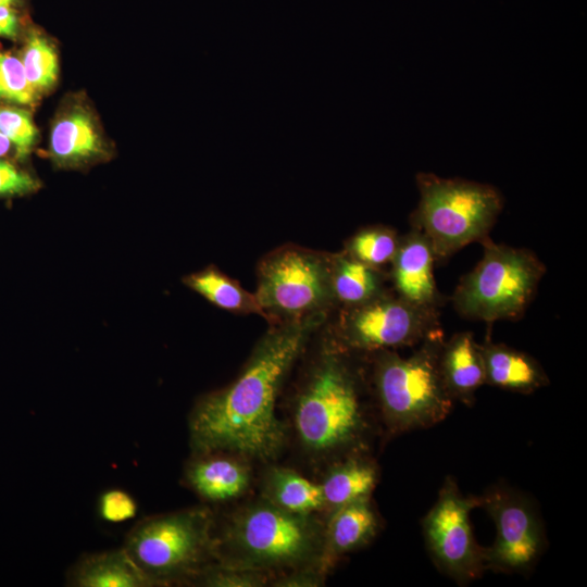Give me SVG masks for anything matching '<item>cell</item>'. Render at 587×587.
Wrapping results in <instances>:
<instances>
[{
    "mask_svg": "<svg viewBox=\"0 0 587 587\" xmlns=\"http://www.w3.org/2000/svg\"><path fill=\"white\" fill-rule=\"evenodd\" d=\"M327 315L276 323L266 332L241 374L195 408L190 435L197 451H229L263 460L276 454L284 435L275 414L278 388Z\"/></svg>",
    "mask_w": 587,
    "mask_h": 587,
    "instance_id": "cell-1",
    "label": "cell"
},
{
    "mask_svg": "<svg viewBox=\"0 0 587 587\" xmlns=\"http://www.w3.org/2000/svg\"><path fill=\"white\" fill-rule=\"evenodd\" d=\"M351 354L333 340L298 397L296 428L310 450L350 449L365 437L364 379Z\"/></svg>",
    "mask_w": 587,
    "mask_h": 587,
    "instance_id": "cell-2",
    "label": "cell"
},
{
    "mask_svg": "<svg viewBox=\"0 0 587 587\" xmlns=\"http://www.w3.org/2000/svg\"><path fill=\"white\" fill-rule=\"evenodd\" d=\"M442 332L420 345L410 357L383 350L372 359L371 383L379 414L392 434L433 427L452 412L454 400L439 369Z\"/></svg>",
    "mask_w": 587,
    "mask_h": 587,
    "instance_id": "cell-3",
    "label": "cell"
},
{
    "mask_svg": "<svg viewBox=\"0 0 587 587\" xmlns=\"http://www.w3.org/2000/svg\"><path fill=\"white\" fill-rule=\"evenodd\" d=\"M416 186L420 201L411 227L428 239L436 262L488 237L503 209L502 195L488 184L419 173Z\"/></svg>",
    "mask_w": 587,
    "mask_h": 587,
    "instance_id": "cell-4",
    "label": "cell"
},
{
    "mask_svg": "<svg viewBox=\"0 0 587 587\" xmlns=\"http://www.w3.org/2000/svg\"><path fill=\"white\" fill-rule=\"evenodd\" d=\"M483 257L460 278L450 298L454 310L472 321L520 319L532 303L546 265L529 249L480 241Z\"/></svg>",
    "mask_w": 587,
    "mask_h": 587,
    "instance_id": "cell-5",
    "label": "cell"
},
{
    "mask_svg": "<svg viewBox=\"0 0 587 587\" xmlns=\"http://www.w3.org/2000/svg\"><path fill=\"white\" fill-rule=\"evenodd\" d=\"M255 298L274 324L328 314L337 307L330 280V253L287 245L258 265Z\"/></svg>",
    "mask_w": 587,
    "mask_h": 587,
    "instance_id": "cell-6",
    "label": "cell"
},
{
    "mask_svg": "<svg viewBox=\"0 0 587 587\" xmlns=\"http://www.w3.org/2000/svg\"><path fill=\"white\" fill-rule=\"evenodd\" d=\"M439 310L415 305L395 291L340 308L334 341L355 354L413 347L440 332Z\"/></svg>",
    "mask_w": 587,
    "mask_h": 587,
    "instance_id": "cell-7",
    "label": "cell"
},
{
    "mask_svg": "<svg viewBox=\"0 0 587 587\" xmlns=\"http://www.w3.org/2000/svg\"><path fill=\"white\" fill-rule=\"evenodd\" d=\"M211 521L205 509L154 516L128 534L125 551L152 585L195 571L210 546Z\"/></svg>",
    "mask_w": 587,
    "mask_h": 587,
    "instance_id": "cell-8",
    "label": "cell"
},
{
    "mask_svg": "<svg viewBox=\"0 0 587 587\" xmlns=\"http://www.w3.org/2000/svg\"><path fill=\"white\" fill-rule=\"evenodd\" d=\"M229 540L250 566H286L311 557L319 535L305 514L258 503L236 517Z\"/></svg>",
    "mask_w": 587,
    "mask_h": 587,
    "instance_id": "cell-9",
    "label": "cell"
},
{
    "mask_svg": "<svg viewBox=\"0 0 587 587\" xmlns=\"http://www.w3.org/2000/svg\"><path fill=\"white\" fill-rule=\"evenodd\" d=\"M496 525V537L483 547L485 571L528 573L546 549L540 516L530 499L508 486L489 487L478 497Z\"/></svg>",
    "mask_w": 587,
    "mask_h": 587,
    "instance_id": "cell-10",
    "label": "cell"
},
{
    "mask_svg": "<svg viewBox=\"0 0 587 587\" xmlns=\"http://www.w3.org/2000/svg\"><path fill=\"white\" fill-rule=\"evenodd\" d=\"M478 497H466L453 477H446L433 507L422 519L427 549L436 566L458 584L478 578L484 572L483 547L473 535L470 513Z\"/></svg>",
    "mask_w": 587,
    "mask_h": 587,
    "instance_id": "cell-11",
    "label": "cell"
},
{
    "mask_svg": "<svg viewBox=\"0 0 587 587\" xmlns=\"http://www.w3.org/2000/svg\"><path fill=\"white\" fill-rule=\"evenodd\" d=\"M436 258L433 248L419 229L401 236L390 263L389 279L394 291L404 300L423 308L439 310L446 299L439 291L435 276Z\"/></svg>",
    "mask_w": 587,
    "mask_h": 587,
    "instance_id": "cell-12",
    "label": "cell"
},
{
    "mask_svg": "<svg viewBox=\"0 0 587 587\" xmlns=\"http://www.w3.org/2000/svg\"><path fill=\"white\" fill-rule=\"evenodd\" d=\"M487 385L519 394H533L549 385V377L532 355L488 337L478 344Z\"/></svg>",
    "mask_w": 587,
    "mask_h": 587,
    "instance_id": "cell-13",
    "label": "cell"
},
{
    "mask_svg": "<svg viewBox=\"0 0 587 587\" xmlns=\"http://www.w3.org/2000/svg\"><path fill=\"white\" fill-rule=\"evenodd\" d=\"M439 369L453 400L467 407L474 403L477 389L486 385L479 346L471 332L455 333L442 341Z\"/></svg>",
    "mask_w": 587,
    "mask_h": 587,
    "instance_id": "cell-14",
    "label": "cell"
},
{
    "mask_svg": "<svg viewBox=\"0 0 587 587\" xmlns=\"http://www.w3.org/2000/svg\"><path fill=\"white\" fill-rule=\"evenodd\" d=\"M50 151L54 161L63 166H77L105 154V145L91 114L73 109L54 123Z\"/></svg>",
    "mask_w": 587,
    "mask_h": 587,
    "instance_id": "cell-15",
    "label": "cell"
},
{
    "mask_svg": "<svg viewBox=\"0 0 587 587\" xmlns=\"http://www.w3.org/2000/svg\"><path fill=\"white\" fill-rule=\"evenodd\" d=\"M388 274L370 266L344 250L330 253V280L336 305L351 308L388 291Z\"/></svg>",
    "mask_w": 587,
    "mask_h": 587,
    "instance_id": "cell-16",
    "label": "cell"
},
{
    "mask_svg": "<svg viewBox=\"0 0 587 587\" xmlns=\"http://www.w3.org/2000/svg\"><path fill=\"white\" fill-rule=\"evenodd\" d=\"M71 583L78 587H146L152 585L124 548L84 558L71 574Z\"/></svg>",
    "mask_w": 587,
    "mask_h": 587,
    "instance_id": "cell-17",
    "label": "cell"
},
{
    "mask_svg": "<svg viewBox=\"0 0 587 587\" xmlns=\"http://www.w3.org/2000/svg\"><path fill=\"white\" fill-rule=\"evenodd\" d=\"M378 525L369 497L336 508L327 529L330 552L339 555L364 546L375 536Z\"/></svg>",
    "mask_w": 587,
    "mask_h": 587,
    "instance_id": "cell-18",
    "label": "cell"
},
{
    "mask_svg": "<svg viewBox=\"0 0 587 587\" xmlns=\"http://www.w3.org/2000/svg\"><path fill=\"white\" fill-rule=\"evenodd\" d=\"M191 487L203 498L222 501L242 494L249 474L240 463L227 458H205L192 463L187 472Z\"/></svg>",
    "mask_w": 587,
    "mask_h": 587,
    "instance_id": "cell-19",
    "label": "cell"
},
{
    "mask_svg": "<svg viewBox=\"0 0 587 587\" xmlns=\"http://www.w3.org/2000/svg\"><path fill=\"white\" fill-rule=\"evenodd\" d=\"M184 284L220 309L265 317L255 295L215 266H208L184 277Z\"/></svg>",
    "mask_w": 587,
    "mask_h": 587,
    "instance_id": "cell-20",
    "label": "cell"
},
{
    "mask_svg": "<svg viewBox=\"0 0 587 587\" xmlns=\"http://www.w3.org/2000/svg\"><path fill=\"white\" fill-rule=\"evenodd\" d=\"M377 477V469L370 460L359 455L350 457L334 467L321 485L325 504L336 509L369 497Z\"/></svg>",
    "mask_w": 587,
    "mask_h": 587,
    "instance_id": "cell-21",
    "label": "cell"
},
{
    "mask_svg": "<svg viewBox=\"0 0 587 587\" xmlns=\"http://www.w3.org/2000/svg\"><path fill=\"white\" fill-rule=\"evenodd\" d=\"M268 487L273 503L290 512L308 514L325 504L321 485L286 469L273 471Z\"/></svg>",
    "mask_w": 587,
    "mask_h": 587,
    "instance_id": "cell-22",
    "label": "cell"
},
{
    "mask_svg": "<svg viewBox=\"0 0 587 587\" xmlns=\"http://www.w3.org/2000/svg\"><path fill=\"white\" fill-rule=\"evenodd\" d=\"M400 238L391 227L366 226L346 240L344 251L362 263L383 268L395 258Z\"/></svg>",
    "mask_w": 587,
    "mask_h": 587,
    "instance_id": "cell-23",
    "label": "cell"
},
{
    "mask_svg": "<svg viewBox=\"0 0 587 587\" xmlns=\"http://www.w3.org/2000/svg\"><path fill=\"white\" fill-rule=\"evenodd\" d=\"M26 76L37 92L47 91L58 78V55L53 46L39 34L28 37L22 59Z\"/></svg>",
    "mask_w": 587,
    "mask_h": 587,
    "instance_id": "cell-24",
    "label": "cell"
},
{
    "mask_svg": "<svg viewBox=\"0 0 587 587\" xmlns=\"http://www.w3.org/2000/svg\"><path fill=\"white\" fill-rule=\"evenodd\" d=\"M38 92L29 83L22 61L8 52H0V100L15 104H32Z\"/></svg>",
    "mask_w": 587,
    "mask_h": 587,
    "instance_id": "cell-25",
    "label": "cell"
},
{
    "mask_svg": "<svg viewBox=\"0 0 587 587\" xmlns=\"http://www.w3.org/2000/svg\"><path fill=\"white\" fill-rule=\"evenodd\" d=\"M0 133L12 143L18 159L26 158L38 139L30 113L13 107H0Z\"/></svg>",
    "mask_w": 587,
    "mask_h": 587,
    "instance_id": "cell-26",
    "label": "cell"
},
{
    "mask_svg": "<svg viewBox=\"0 0 587 587\" xmlns=\"http://www.w3.org/2000/svg\"><path fill=\"white\" fill-rule=\"evenodd\" d=\"M100 517L110 523H122L133 519L137 513L135 499L124 490L104 491L98 503Z\"/></svg>",
    "mask_w": 587,
    "mask_h": 587,
    "instance_id": "cell-27",
    "label": "cell"
},
{
    "mask_svg": "<svg viewBox=\"0 0 587 587\" xmlns=\"http://www.w3.org/2000/svg\"><path fill=\"white\" fill-rule=\"evenodd\" d=\"M39 186L29 173L0 158V197L24 196L36 191Z\"/></svg>",
    "mask_w": 587,
    "mask_h": 587,
    "instance_id": "cell-28",
    "label": "cell"
},
{
    "mask_svg": "<svg viewBox=\"0 0 587 587\" xmlns=\"http://www.w3.org/2000/svg\"><path fill=\"white\" fill-rule=\"evenodd\" d=\"M212 586H257L260 579L251 572L241 571H220L211 574L207 580Z\"/></svg>",
    "mask_w": 587,
    "mask_h": 587,
    "instance_id": "cell-29",
    "label": "cell"
},
{
    "mask_svg": "<svg viewBox=\"0 0 587 587\" xmlns=\"http://www.w3.org/2000/svg\"><path fill=\"white\" fill-rule=\"evenodd\" d=\"M20 23L16 12L10 7H0V37L15 38Z\"/></svg>",
    "mask_w": 587,
    "mask_h": 587,
    "instance_id": "cell-30",
    "label": "cell"
},
{
    "mask_svg": "<svg viewBox=\"0 0 587 587\" xmlns=\"http://www.w3.org/2000/svg\"><path fill=\"white\" fill-rule=\"evenodd\" d=\"M12 147L13 146L9 139L0 133V158L7 155Z\"/></svg>",
    "mask_w": 587,
    "mask_h": 587,
    "instance_id": "cell-31",
    "label": "cell"
},
{
    "mask_svg": "<svg viewBox=\"0 0 587 587\" xmlns=\"http://www.w3.org/2000/svg\"><path fill=\"white\" fill-rule=\"evenodd\" d=\"M20 0H0V7H10L18 2Z\"/></svg>",
    "mask_w": 587,
    "mask_h": 587,
    "instance_id": "cell-32",
    "label": "cell"
}]
</instances>
